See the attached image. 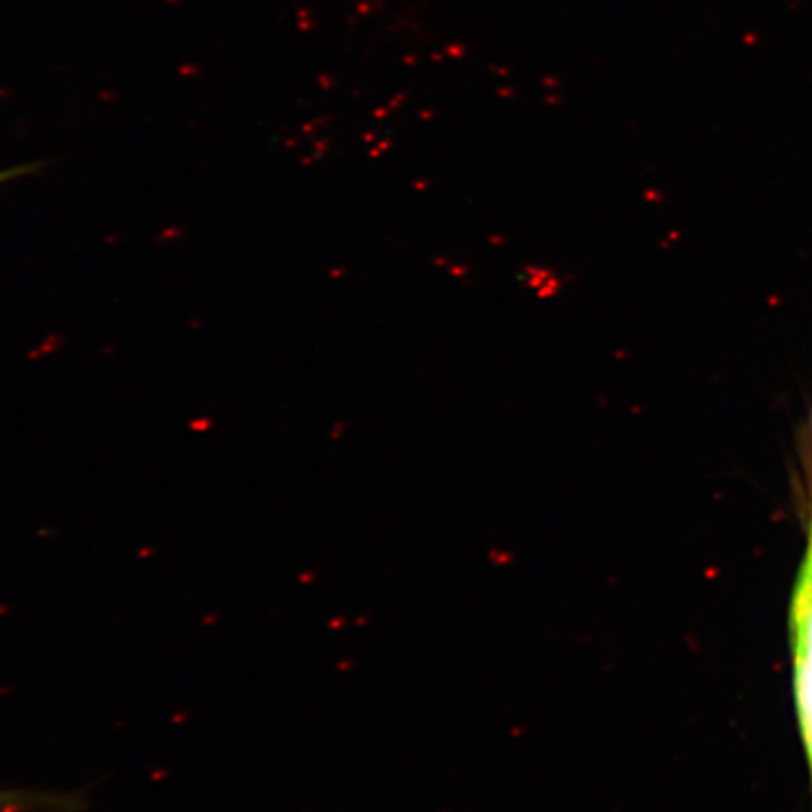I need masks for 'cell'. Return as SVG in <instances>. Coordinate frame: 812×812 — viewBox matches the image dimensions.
<instances>
[{"instance_id":"1","label":"cell","mask_w":812,"mask_h":812,"mask_svg":"<svg viewBox=\"0 0 812 812\" xmlns=\"http://www.w3.org/2000/svg\"><path fill=\"white\" fill-rule=\"evenodd\" d=\"M792 632L799 722L812 773V541H809L793 596Z\"/></svg>"},{"instance_id":"2","label":"cell","mask_w":812,"mask_h":812,"mask_svg":"<svg viewBox=\"0 0 812 812\" xmlns=\"http://www.w3.org/2000/svg\"><path fill=\"white\" fill-rule=\"evenodd\" d=\"M85 797L75 792L0 788V812H80Z\"/></svg>"},{"instance_id":"3","label":"cell","mask_w":812,"mask_h":812,"mask_svg":"<svg viewBox=\"0 0 812 812\" xmlns=\"http://www.w3.org/2000/svg\"><path fill=\"white\" fill-rule=\"evenodd\" d=\"M34 165L36 164H23L15 165V168H10V170H2V172H0V185L6 183V181H12V179L15 177H21V175H27V173L33 172Z\"/></svg>"},{"instance_id":"4","label":"cell","mask_w":812,"mask_h":812,"mask_svg":"<svg viewBox=\"0 0 812 812\" xmlns=\"http://www.w3.org/2000/svg\"><path fill=\"white\" fill-rule=\"evenodd\" d=\"M811 440H812V416H811ZM811 541H812V521H811Z\"/></svg>"}]
</instances>
